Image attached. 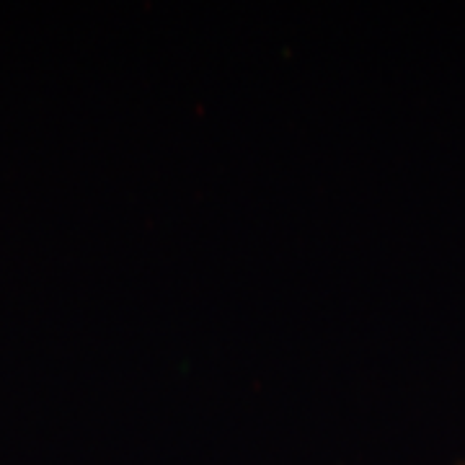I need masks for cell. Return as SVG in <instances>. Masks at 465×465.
Listing matches in <instances>:
<instances>
[{
	"label": "cell",
	"mask_w": 465,
	"mask_h": 465,
	"mask_svg": "<svg viewBox=\"0 0 465 465\" xmlns=\"http://www.w3.org/2000/svg\"><path fill=\"white\" fill-rule=\"evenodd\" d=\"M458 465H465V460H460V463H458Z\"/></svg>",
	"instance_id": "obj_1"
}]
</instances>
